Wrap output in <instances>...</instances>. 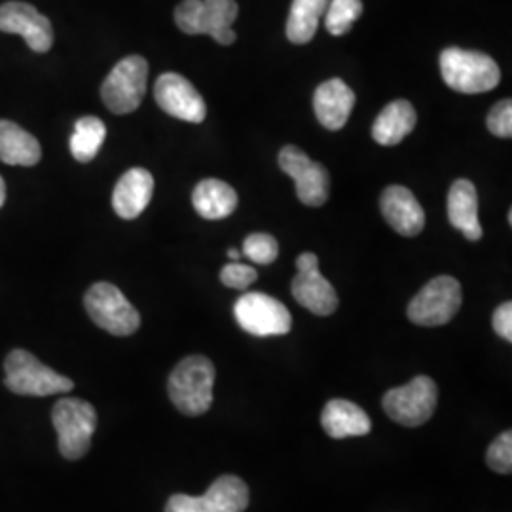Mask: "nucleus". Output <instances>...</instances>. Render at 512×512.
I'll return each mask as SVG.
<instances>
[{
	"label": "nucleus",
	"instance_id": "obj_23",
	"mask_svg": "<svg viewBox=\"0 0 512 512\" xmlns=\"http://www.w3.org/2000/svg\"><path fill=\"white\" fill-rule=\"evenodd\" d=\"M40 158L42 148L29 131L14 122L0 120V160L4 164L31 167L37 165Z\"/></svg>",
	"mask_w": 512,
	"mask_h": 512
},
{
	"label": "nucleus",
	"instance_id": "obj_3",
	"mask_svg": "<svg viewBox=\"0 0 512 512\" xmlns=\"http://www.w3.org/2000/svg\"><path fill=\"white\" fill-rule=\"evenodd\" d=\"M238 18L236 0H183L175 10V23L186 35H209L222 46L236 42L232 23Z\"/></svg>",
	"mask_w": 512,
	"mask_h": 512
},
{
	"label": "nucleus",
	"instance_id": "obj_11",
	"mask_svg": "<svg viewBox=\"0 0 512 512\" xmlns=\"http://www.w3.org/2000/svg\"><path fill=\"white\" fill-rule=\"evenodd\" d=\"M234 315L239 327L253 336H283L293 327L291 311L270 294L247 293L239 296Z\"/></svg>",
	"mask_w": 512,
	"mask_h": 512
},
{
	"label": "nucleus",
	"instance_id": "obj_15",
	"mask_svg": "<svg viewBox=\"0 0 512 512\" xmlns=\"http://www.w3.org/2000/svg\"><path fill=\"white\" fill-rule=\"evenodd\" d=\"M154 99L158 107L173 118L190 124H202L207 116V107L202 93L198 92L190 80L177 73H165L156 80Z\"/></svg>",
	"mask_w": 512,
	"mask_h": 512
},
{
	"label": "nucleus",
	"instance_id": "obj_2",
	"mask_svg": "<svg viewBox=\"0 0 512 512\" xmlns=\"http://www.w3.org/2000/svg\"><path fill=\"white\" fill-rule=\"evenodd\" d=\"M440 74L454 92L467 95L492 92L501 80L499 65L490 55L461 48H446L440 54Z\"/></svg>",
	"mask_w": 512,
	"mask_h": 512
},
{
	"label": "nucleus",
	"instance_id": "obj_31",
	"mask_svg": "<svg viewBox=\"0 0 512 512\" xmlns=\"http://www.w3.org/2000/svg\"><path fill=\"white\" fill-rule=\"evenodd\" d=\"M494 330L507 342H512V304L505 302L494 311Z\"/></svg>",
	"mask_w": 512,
	"mask_h": 512
},
{
	"label": "nucleus",
	"instance_id": "obj_14",
	"mask_svg": "<svg viewBox=\"0 0 512 512\" xmlns=\"http://www.w3.org/2000/svg\"><path fill=\"white\" fill-rule=\"evenodd\" d=\"M0 31L23 37L37 54H46L54 44L50 19L27 2H6L0 6Z\"/></svg>",
	"mask_w": 512,
	"mask_h": 512
},
{
	"label": "nucleus",
	"instance_id": "obj_22",
	"mask_svg": "<svg viewBox=\"0 0 512 512\" xmlns=\"http://www.w3.org/2000/svg\"><path fill=\"white\" fill-rule=\"evenodd\" d=\"M192 203L198 215L207 220L230 217L238 207V194L230 184L219 179H205L194 188Z\"/></svg>",
	"mask_w": 512,
	"mask_h": 512
},
{
	"label": "nucleus",
	"instance_id": "obj_10",
	"mask_svg": "<svg viewBox=\"0 0 512 512\" xmlns=\"http://www.w3.org/2000/svg\"><path fill=\"white\" fill-rule=\"evenodd\" d=\"M247 507V484L239 476L224 475L217 478L200 497L171 495L165 505V512H243Z\"/></svg>",
	"mask_w": 512,
	"mask_h": 512
},
{
	"label": "nucleus",
	"instance_id": "obj_27",
	"mask_svg": "<svg viewBox=\"0 0 512 512\" xmlns=\"http://www.w3.org/2000/svg\"><path fill=\"white\" fill-rule=\"evenodd\" d=\"M243 255L255 264L268 266L279 256V243L270 234H251L243 241Z\"/></svg>",
	"mask_w": 512,
	"mask_h": 512
},
{
	"label": "nucleus",
	"instance_id": "obj_13",
	"mask_svg": "<svg viewBox=\"0 0 512 512\" xmlns=\"http://www.w3.org/2000/svg\"><path fill=\"white\" fill-rule=\"evenodd\" d=\"M298 274L293 279L291 291L294 300L306 310L327 317L338 310V294L329 279L319 272V258L313 253H302L296 260Z\"/></svg>",
	"mask_w": 512,
	"mask_h": 512
},
{
	"label": "nucleus",
	"instance_id": "obj_30",
	"mask_svg": "<svg viewBox=\"0 0 512 512\" xmlns=\"http://www.w3.org/2000/svg\"><path fill=\"white\" fill-rule=\"evenodd\" d=\"M256 277H258V274H256L255 268L245 266V264H241V262H232V264L224 266L222 272H220V281H222L226 287L238 289V291L249 289V287L255 283Z\"/></svg>",
	"mask_w": 512,
	"mask_h": 512
},
{
	"label": "nucleus",
	"instance_id": "obj_4",
	"mask_svg": "<svg viewBox=\"0 0 512 512\" xmlns=\"http://www.w3.org/2000/svg\"><path fill=\"white\" fill-rule=\"evenodd\" d=\"M4 385L25 397H48L57 393H67L73 389V380L42 365L37 357L25 349H14L4 361Z\"/></svg>",
	"mask_w": 512,
	"mask_h": 512
},
{
	"label": "nucleus",
	"instance_id": "obj_5",
	"mask_svg": "<svg viewBox=\"0 0 512 512\" xmlns=\"http://www.w3.org/2000/svg\"><path fill=\"white\" fill-rule=\"evenodd\" d=\"M59 452L67 459L84 458L92 446V437L97 429V412L92 404L82 399H61L52 412Z\"/></svg>",
	"mask_w": 512,
	"mask_h": 512
},
{
	"label": "nucleus",
	"instance_id": "obj_32",
	"mask_svg": "<svg viewBox=\"0 0 512 512\" xmlns=\"http://www.w3.org/2000/svg\"><path fill=\"white\" fill-rule=\"evenodd\" d=\"M4 200H6V184H4V179L0 177V207L4 205Z\"/></svg>",
	"mask_w": 512,
	"mask_h": 512
},
{
	"label": "nucleus",
	"instance_id": "obj_25",
	"mask_svg": "<svg viewBox=\"0 0 512 512\" xmlns=\"http://www.w3.org/2000/svg\"><path fill=\"white\" fill-rule=\"evenodd\" d=\"M107 126L95 116H84L76 122L71 135V154L76 162L88 164L99 154L105 143Z\"/></svg>",
	"mask_w": 512,
	"mask_h": 512
},
{
	"label": "nucleus",
	"instance_id": "obj_1",
	"mask_svg": "<svg viewBox=\"0 0 512 512\" xmlns=\"http://www.w3.org/2000/svg\"><path fill=\"white\" fill-rule=\"evenodd\" d=\"M217 370L203 355H190L173 368L167 393L171 403L184 416H202L213 404Z\"/></svg>",
	"mask_w": 512,
	"mask_h": 512
},
{
	"label": "nucleus",
	"instance_id": "obj_29",
	"mask_svg": "<svg viewBox=\"0 0 512 512\" xmlns=\"http://www.w3.org/2000/svg\"><path fill=\"white\" fill-rule=\"evenodd\" d=\"M486 126L490 129V133H494L495 137L501 139H511L512 137V101L511 99H503L490 110L488 118H486Z\"/></svg>",
	"mask_w": 512,
	"mask_h": 512
},
{
	"label": "nucleus",
	"instance_id": "obj_24",
	"mask_svg": "<svg viewBox=\"0 0 512 512\" xmlns=\"http://www.w3.org/2000/svg\"><path fill=\"white\" fill-rule=\"evenodd\" d=\"M329 0H293L287 19V38L293 44H308L315 37L319 19L325 16Z\"/></svg>",
	"mask_w": 512,
	"mask_h": 512
},
{
	"label": "nucleus",
	"instance_id": "obj_33",
	"mask_svg": "<svg viewBox=\"0 0 512 512\" xmlns=\"http://www.w3.org/2000/svg\"><path fill=\"white\" fill-rule=\"evenodd\" d=\"M228 256H230L234 262H238L241 253H239L238 249H230V251H228Z\"/></svg>",
	"mask_w": 512,
	"mask_h": 512
},
{
	"label": "nucleus",
	"instance_id": "obj_16",
	"mask_svg": "<svg viewBox=\"0 0 512 512\" xmlns=\"http://www.w3.org/2000/svg\"><path fill=\"white\" fill-rule=\"evenodd\" d=\"M380 209L387 224L404 238H414L425 228L423 207L406 186H387L380 198Z\"/></svg>",
	"mask_w": 512,
	"mask_h": 512
},
{
	"label": "nucleus",
	"instance_id": "obj_21",
	"mask_svg": "<svg viewBox=\"0 0 512 512\" xmlns=\"http://www.w3.org/2000/svg\"><path fill=\"white\" fill-rule=\"evenodd\" d=\"M418 122V114L406 99L389 103L372 126V139L382 147H395L408 137Z\"/></svg>",
	"mask_w": 512,
	"mask_h": 512
},
{
	"label": "nucleus",
	"instance_id": "obj_19",
	"mask_svg": "<svg viewBox=\"0 0 512 512\" xmlns=\"http://www.w3.org/2000/svg\"><path fill=\"white\" fill-rule=\"evenodd\" d=\"M321 427L330 439H349L368 435L372 431V421L359 404L332 399L323 408Z\"/></svg>",
	"mask_w": 512,
	"mask_h": 512
},
{
	"label": "nucleus",
	"instance_id": "obj_17",
	"mask_svg": "<svg viewBox=\"0 0 512 512\" xmlns=\"http://www.w3.org/2000/svg\"><path fill=\"white\" fill-rule=\"evenodd\" d=\"M355 107V93L340 78L323 82L313 95V110L323 128L338 131L348 124Z\"/></svg>",
	"mask_w": 512,
	"mask_h": 512
},
{
	"label": "nucleus",
	"instance_id": "obj_28",
	"mask_svg": "<svg viewBox=\"0 0 512 512\" xmlns=\"http://www.w3.org/2000/svg\"><path fill=\"white\" fill-rule=\"evenodd\" d=\"M486 463L488 467L501 473V475H511L512 473V433L505 431L490 444L486 452Z\"/></svg>",
	"mask_w": 512,
	"mask_h": 512
},
{
	"label": "nucleus",
	"instance_id": "obj_9",
	"mask_svg": "<svg viewBox=\"0 0 512 512\" xmlns=\"http://www.w3.org/2000/svg\"><path fill=\"white\" fill-rule=\"evenodd\" d=\"M385 414L404 427H420L431 420L439 403V387L429 376H416L412 382L393 387L384 395Z\"/></svg>",
	"mask_w": 512,
	"mask_h": 512
},
{
	"label": "nucleus",
	"instance_id": "obj_6",
	"mask_svg": "<svg viewBox=\"0 0 512 512\" xmlns=\"http://www.w3.org/2000/svg\"><path fill=\"white\" fill-rule=\"evenodd\" d=\"M148 63L141 55H128L110 71L101 86V99L114 114L139 109L147 93Z\"/></svg>",
	"mask_w": 512,
	"mask_h": 512
},
{
	"label": "nucleus",
	"instance_id": "obj_18",
	"mask_svg": "<svg viewBox=\"0 0 512 512\" xmlns=\"http://www.w3.org/2000/svg\"><path fill=\"white\" fill-rule=\"evenodd\" d=\"M154 179L143 167L126 171L112 192V207L120 219H137L152 200Z\"/></svg>",
	"mask_w": 512,
	"mask_h": 512
},
{
	"label": "nucleus",
	"instance_id": "obj_20",
	"mask_svg": "<svg viewBox=\"0 0 512 512\" xmlns=\"http://www.w3.org/2000/svg\"><path fill=\"white\" fill-rule=\"evenodd\" d=\"M448 220L454 228L469 239H482V226L478 220V194L475 184L467 179H459L448 192Z\"/></svg>",
	"mask_w": 512,
	"mask_h": 512
},
{
	"label": "nucleus",
	"instance_id": "obj_12",
	"mask_svg": "<svg viewBox=\"0 0 512 512\" xmlns=\"http://www.w3.org/2000/svg\"><path fill=\"white\" fill-rule=\"evenodd\" d=\"M279 167L296 184L298 200L308 207H321L329 200V171L294 145H287L279 152Z\"/></svg>",
	"mask_w": 512,
	"mask_h": 512
},
{
	"label": "nucleus",
	"instance_id": "obj_8",
	"mask_svg": "<svg viewBox=\"0 0 512 512\" xmlns=\"http://www.w3.org/2000/svg\"><path fill=\"white\" fill-rule=\"evenodd\" d=\"M84 306L93 323L114 336H129L141 327V315L124 293L107 281L95 283L84 296Z\"/></svg>",
	"mask_w": 512,
	"mask_h": 512
},
{
	"label": "nucleus",
	"instance_id": "obj_7",
	"mask_svg": "<svg viewBox=\"0 0 512 512\" xmlns=\"http://www.w3.org/2000/svg\"><path fill=\"white\" fill-rule=\"evenodd\" d=\"M461 302L463 296L458 279L439 275L412 298L408 304V319L420 327H442L458 315Z\"/></svg>",
	"mask_w": 512,
	"mask_h": 512
},
{
	"label": "nucleus",
	"instance_id": "obj_26",
	"mask_svg": "<svg viewBox=\"0 0 512 512\" xmlns=\"http://www.w3.org/2000/svg\"><path fill=\"white\" fill-rule=\"evenodd\" d=\"M363 14L361 0H329L325 10V27L330 35L342 37L346 35L353 23Z\"/></svg>",
	"mask_w": 512,
	"mask_h": 512
}]
</instances>
